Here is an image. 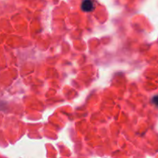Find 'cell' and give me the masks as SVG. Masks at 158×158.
Wrapping results in <instances>:
<instances>
[{"mask_svg":"<svg viewBox=\"0 0 158 158\" xmlns=\"http://www.w3.org/2000/svg\"><path fill=\"white\" fill-rule=\"evenodd\" d=\"M94 9V3L92 0H84L81 3V9L86 12H91Z\"/></svg>","mask_w":158,"mask_h":158,"instance_id":"6da1fadb","label":"cell"},{"mask_svg":"<svg viewBox=\"0 0 158 158\" xmlns=\"http://www.w3.org/2000/svg\"><path fill=\"white\" fill-rule=\"evenodd\" d=\"M152 102H153V103L155 105V106L158 107V96H155V97H153V100H152Z\"/></svg>","mask_w":158,"mask_h":158,"instance_id":"7a4b0ae2","label":"cell"}]
</instances>
